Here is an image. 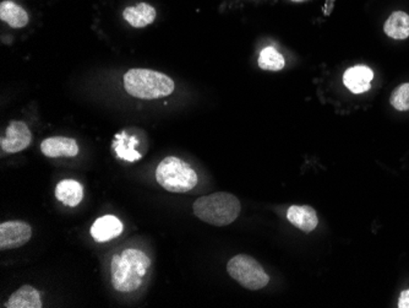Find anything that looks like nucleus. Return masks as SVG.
Returning <instances> with one entry per match:
<instances>
[{
	"label": "nucleus",
	"mask_w": 409,
	"mask_h": 308,
	"mask_svg": "<svg viewBox=\"0 0 409 308\" xmlns=\"http://www.w3.org/2000/svg\"><path fill=\"white\" fill-rule=\"evenodd\" d=\"M150 267L151 259L141 249H124L112 258V285L118 292H134L143 284Z\"/></svg>",
	"instance_id": "nucleus-1"
},
{
	"label": "nucleus",
	"mask_w": 409,
	"mask_h": 308,
	"mask_svg": "<svg viewBox=\"0 0 409 308\" xmlns=\"http://www.w3.org/2000/svg\"><path fill=\"white\" fill-rule=\"evenodd\" d=\"M193 210L195 217L203 222L222 227L237 220L242 210V204L233 194L218 192L196 199Z\"/></svg>",
	"instance_id": "nucleus-2"
},
{
	"label": "nucleus",
	"mask_w": 409,
	"mask_h": 308,
	"mask_svg": "<svg viewBox=\"0 0 409 308\" xmlns=\"http://www.w3.org/2000/svg\"><path fill=\"white\" fill-rule=\"evenodd\" d=\"M124 88L129 95L136 98L155 100L172 95L175 84L166 74L136 68L125 74Z\"/></svg>",
	"instance_id": "nucleus-3"
},
{
	"label": "nucleus",
	"mask_w": 409,
	"mask_h": 308,
	"mask_svg": "<svg viewBox=\"0 0 409 308\" xmlns=\"http://www.w3.org/2000/svg\"><path fill=\"white\" fill-rule=\"evenodd\" d=\"M156 180L162 188L172 193H186L198 184V175L188 162L178 157L163 159L156 169Z\"/></svg>",
	"instance_id": "nucleus-4"
},
{
	"label": "nucleus",
	"mask_w": 409,
	"mask_h": 308,
	"mask_svg": "<svg viewBox=\"0 0 409 308\" xmlns=\"http://www.w3.org/2000/svg\"><path fill=\"white\" fill-rule=\"evenodd\" d=\"M227 272L248 290L263 289L270 281V276L263 270L261 264L247 254H238L232 258L227 264Z\"/></svg>",
	"instance_id": "nucleus-5"
},
{
	"label": "nucleus",
	"mask_w": 409,
	"mask_h": 308,
	"mask_svg": "<svg viewBox=\"0 0 409 308\" xmlns=\"http://www.w3.org/2000/svg\"><path fill=\"white\" fill-rule=\"evenodd\" d=\"M32 236V229L28 222L6 221L0 225V249H14L28 244Z\"/></svg>",
	"instance_id": "nucleus-6"
},
{
	"label": "nucleus",
	"mask_w": 409,
	"mask_h": 308,
	"mask_svg": "<svg viewBox=\"0 0 409 308\" xmlns=\"http://www.w3.org/2000/svg\"><path fill=\"white\" fill-rule=\"evenodd\" d=\"M32 142V134L28 125L21 120L11 122L6 128V135L0 140V147L3 152L8 154H16L23 152L30 147Z\"/></svg>",
	"instance_id": "nucleus-7"
},
{
	"label": "nucleus",
	"mask_w": 409,
	"mask_h": 308,
	"mask_svg": "<svg viewBox=\"0 0 409 308\" xmlns=\"http://www.w3.org/2000/svg\"><path fill=\"white\" fill-rule=\"evenodd\" d=\"M374 72L367 65H355L343 74V84L352 93L359 95L372 89Z\"/></svg>",
	"instance_id": "nucleus-8"
},
{
	"label": "nucleus",
	"mask_w": 409,
	"mask_h": 308,
	"mask_svg": "<svg viewBox=\"0 0 409 308\" xmlns=\"http://www.w3.org/2000/svg\"><path fill=\"white\" fill-rule=\"evenodd\" d=\"M41 152L51 159L74 157L78 154V145L75 139L66 137H52L42 142Z\"/></svg>",
	"instance_id": "nucleus-9"
},
{
	"label": "nucleus",
	"mask_w": 409,
	"mask_h": 308,
	"mask_svg": "<svg viewBox=\"0 0 409 308\" xmlns=\"http://www.w3.org/2000/svg\"><path fill=\"white\" fill-rule=\"evenodd\" d=\"M123 222L114 215L98 217L91 227V236L96 242L103 244L118 237L123 232Z\"/></svg>",
	"instance_id": "nucleus-10"
},
{
	"label": "nucleus",
	"mask_w": 409,
	"mask_h": 308,
	"mask_svg": "<svg viewBox=\"0 0 409 308\" xmlns=\"http://www.w3.org/2000/svg\"><path fill=\"white\" fill-rule=\"evenodd\" d=\"M287 219L292 225L305 234L313 232L319 224L315 209L308 205H292L287 212Z\"/></svg>",
	"instance_id": "nucleus-11"
},
{
	"label": "nucleus",
	"mask_w": 409,
	"mask_h": 308,
	"mask_svg": "<svg viewBox=\"0 0 409 308\" xmlns=\"http://www.w3.org/2000/svg\"><path fill=\"white\" fill-rule=\"evenodd\" d=\"M6 308H42L41 295L31 285H23L10 296Z\"/></svg>",
	"instance_id": "nucleus-12"
},
{
	"label": "nucleus",
	"mask_w": 409,
	"mask_h": 308,
	"mask_svg": "<svg viewBox=\"0 0 409 308\" xmlns=\"http://www.w3.org/2000/svg\"><path fill=\"white\" fill-rule=\"evenodd\" d=\"M125 21L133 26V28H146L151 25L156 18V10L151 5L146 3H140L136 6H129L123 13Z\"/></svg>",
	"instance_id": "nucleus-13"
},
{
	"label": "nucleus",
	"mask_w": 409,
	"mask_h": 308,
	"mask_svg": "<svg viewBox=\"0 0 409 308\" xmlns=\"http://www.w3.org/2000/svg\"><path fill=\"white\" fill-rule=\"evenodd\" d=\"M56 197L66 207H78L83 199L81 183L75 180H63L57 184Z\"/></svg>",
	"instance_id": "nucleus-14"
},
{
	"label": "nucleus",
	"mask_w": 409,
	"mask_h": 308,
	"mask_svg": "<svg viewBox=\"0 0 409 308\" xmlns=\"http://www.w3.org/2000/svg\"><path fill=\"white\" fill-rule=\"evenodd\" d=\"M384 31L393 40H405L409 37V15L405 11H395L384 25Z\"/></svg>",
	"instance_id": "nucleus-15"
},
{
	"label": "nucleus",
	"mask_w": 409,
	"mask_h": 308,
	"mask_svg": "<svg viewBox=\"0 0 409 308\" xmlns=\"http://www.w3.org/2000/svg\"><path fill=\"white\" fill-rule=\"evenodd\" d=\"M0 18L14 28H25L28 23V11L9 0L0 5Z\"/></svg>",
	"instance_id": "nucleus-16"
},
{
	"label": "nucleus",
	"mask_w": 409,
	"mask_h": 308,
	"mask_svg": "<svg viewBox=\"0 0 409 308\" xmlns=\"http://www.w3.org/2000/svg\"><path fill=\"white\" fill-rule=\"evenodd\" d=\"M138 144V140L134 137H129L125 132L117 134L113 142L114 152L120 159L126 161H138L141 159V155L135 150V145Z\"/></svg>",
	"instance_id": "nucleus-17"
},
{
	"label": "nucleus",
	"mask_w": 409,
	"mask_h": 308,
	"mask_svg": "<svg viewBox=\"0 0 409 308\" xmlns=\"http://www.w3.org/2000/svg\"><path fill=\"white\" fill-rule=\"evenodd\" d=\"M285 62L283 55L277 52L273 47H266L259 55V67L267 72H278L285 68Z\"/></svg>",
	"instance_id": "nucleus-18"
},
{
	"label": "nucleus",
	"mask_w": 409,
	"mask_h": 308,
	"mask_svg": "<svg viewBox=\"0 0 409 308\" xmlns=\"http://www.w3.org/2000/svg\"><path fill=\"white\" fill-rule=\"evenodd\" d=\"M391 105L397 110H409V83L402 84L392 92Z\"/></svg>",
	"instance_id": "nucleus-19"
},
{
	"label": "nucleus",
	"mask_w": 409,
	"mask_h": 308,
	"mask_svg": "<svg viewBox=\"0 0 409 308\" xmlns=\"http://www.w3.org/2000/svg\"><path fill=\"white\" fill-rule=\"evenodd\" d=\"M398 308H409V289L402 291L398 299Z\"/></svg>",
	"instance_id": "nucleus-20"
},
{
	"label": "nucleus",
	"mask_w": 409,
	"mask_h": 308,
	"mask_svg": "<svg viewBox=\"0 0 409 308\" xmlns=\"http://www.w3.org/2000/svg\"><path fill=\"white\" fill-rule=\"evenodd\" d=\"M330 6H333V0H327V3H326V6H325V8H324V11H325V15H328L330 14V11H331V9H330Z\"/></svg>",
	"instance_id": "nucleus-21"
},
{
	"label": "nucleus",
	"mask_w": 409,
	"mask_h": 308,
	"mask_svg": "<svg viewBox=\"0 0 409 308\" xmlns=\"http://www.w3.org/2000/svg\"><path fill=\"white\" fill-rule=\"evenodd\" d=\"M292 1H295V3H302V1H307V0H292Z\"/></svg>",
	"instance_id": "nucleus-22"
}]
</instances>
